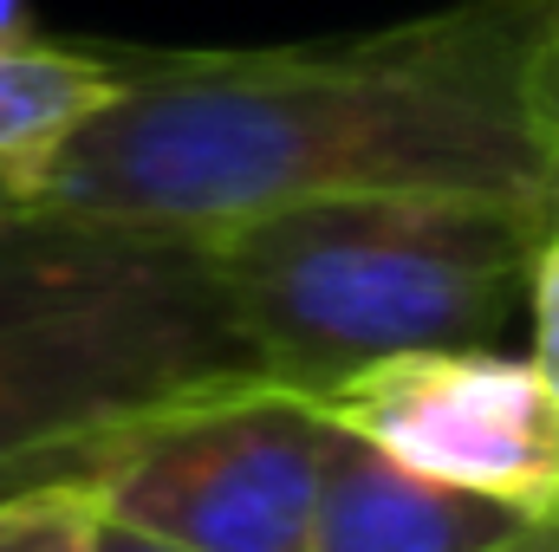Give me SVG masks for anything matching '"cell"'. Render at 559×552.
Segmentation results:
<instances>
[{
    "label": "cell",
    "instance_id": "6da1fadb",
    "mask_svg": "<svg viewBox=\"0 0 559 552\" xmlns=\"http://www.w3.org/2000/svg\"><path fill=\"white\" fill-rule=\"evenodd\" d=\"M534 0H468L280 52H150L20 189L33 221L209 241L365 195L540 208L547 149L521 105Z\"/></svg>",
    "mask_w": 559,
    "mask_h": 552
},
{
    "label": "cell",
    "instance_id": "7a4b0ae2",
    "mask_svg": "<svg viewBox=\"0 0 559 552\" xmlns=\"http://www.w3.org/2000/svg\"><path fill=\"white\" fill-rule=\"evenodd\" d=\"M241 358L325 391L397 351L495 345L521 312L534 215L468 195L312 202L195 241Z\"/></svg>",
    "mask_w": 559,
    "mask_h": 552
},
{
    "label": "cell",
    "instance_id": "3957f363",
    "mask_svg": "<svg viewBox=\"0 0 559 552\" xmlns=\"http://www.w3.org/2000/svg\"><path fill=\"white\" fill-rule=\"evenodd\" d=\"M254 371L195 241L20 221L0 235V494L66 481L124 416Z\"/></svg>",
    "mask_w": 559,
    "mask_h": 552
},
{
    "label": "cell",
    "instance_id": "277c9868",
    "mask_svg": "<svg viewBox=\"0 0 559 552\" xmlns=\"http://www.w3.org/2000/svg\"><path fill=\"white\" fill-rule=\"evenodd\" d=\"M332 416L312 391L228 371L124 416L92 442L79 481L105 520L182 552H306Z\"/></svg>",
    "mask_w": 559,
    "mask_h": 552
},
{
    "label": "cell",
    "instance_id": "5b68a950",
    "mask_svg": "<svg viewBox=\"0 0 559 552\" xmlns=\"http://www.w3.org/2000/svg\"><path fill=\"white\" fill-rule=\"evenodd\" d=\"M319 410L423 481L481 494L521 520L559 514V404L501 345L378 358L325 384Z\"/></svg>",
    "mask_w": 559,
    "mask_h": 552
},
{
    "label": "cell",
    "instance_id": "8992f818",
    "mask_svg": "<svg viewBox=\"0 0 559 552\" xmlns=\"http://www.w3.org/2000/svg\"><path fill=\"white\" fill-rule=\"evenodd\" d=\"M534 520L423 481L332 422L306 552H508Z\"/></svg>",
    "mask_w": 559,
    "mask_h": 552
},
{
    "label": "cell",
    "instance_id": "52a82bcc",
    "mask_svg": "<svg viewBox=\"0 0 559 552\" xmlns=\"http://www.w3.org/2000/svg\"><path fill=\"white\" fill-rule=\"evenodd\" d=\"M124 85V52H85L52 39H0V182L26 176Z\"/></svg>",
    "mask_w": 559,
    "mask_h": 552
},
{
    "label": "cell",
    "instance_id": "ba28073f",
    "mask_svg": "<svg viewBox=\"0 0 559 552\" xmlns=\"http://www.w3.org/2000/svg\"><path fill=\"white\" fill-rule=\"evenodd\" d=\"M98 494L66 475V481H33L0 494V552H92L98 547Z\"/></svg>",
    "mask_w": 559,
    "mask_h": 552
},
{
    "label": "cell",
    "instance_id": "9c48e42d",
    "mask_svg": "<svg viewBox=\"0 0 559 552\" xmlns=\"http://www.w3.org/2000/svg\"><path fill=\"white\" fill-rule=\"evenodd\" d=\"M521 312H527V338H534V377L547 384L559 404V215L534 221V248H527V286H521Z\"/></svg>",
    "mask_w": 559,
    "mask_h": 552
},
{
    "label": "cell",
    "instance_id": "30bf717a",
    "mask_svg": "<svg viewBox=\"0 0 559 552\" xmlns=\"http://www.w3.org/2000/svg\"><path fill=\"white\" fill-rule=\"evenodd\" d=\"M521 105L534 143L559 163V0H534L527 13V52H521Z\"/></svg>",
    "mask_w": 559,
    "mask_h": 552
},
{
    "label": "cell",
    "instance_id": "8fae6325",
    "mask_svg": "<svg viewBox=\"0 0 559 552\" xmlns=\"http://www.w3.org/2000/svg\"><path fill=\"white\" fill-rule=\"evenodd\" d=\"M92 552H182V547H169V540H156V533H138V527H124V520H98V547Z\"/></svg>",
    "mask_w": 559,
    "mask_h": 552
},
{
    "label": "cell",
    "instance_id": "7c38bea8",
    "mask_svg": "<svg viewBox=\"0 0 559 552\" xmlns=\"http://www.w3.org/2000/svg\"><path fill=\"white\" fill-rule=\"evenodd\" d=\"M508 552H559V520H534V527H527Z\"/></svg>",
    "mask_w": 559,
    "mask_h": 552
},
{
    "label": "cell",
    "instance_id": "4fadbf2b",
    "mask_svg": "<svg viewBox=\"0 0 559 552\" xmlns=\"http://www.w3.org/2000/svg\"><path fill=\"white\" fill-rule=\"evenodd\" d=\"M0 39H33V20H26V0H0Z\"/></svg>",
    "mask_w": 559,
    "mask_h": 552
},
{
    "label": "cell",
    "instance_id": "5bb4252c",
    "mask_svg": "<svg viewBox=\"0 0 559 552\" xmlns=\"http://www.w3.org/2000/svg\"><path fill=\"white\" fill-rule=\"evenodd\" d=\"M20 221H26V202H20V189H13V182H0V235H7V228H20Z\"/></svg>",
    "mask_w": 559,
    "mask_h": 552
},
{
    "label": "cell",
    "instance_id": "9a60e30c",
    "mask_svg": "<svg viewBox=\"0 0 559 552\" xmlns=\"http://www.w3.org/2000/svg\"><path fill=\"white\" fill-rule=\"evenodd\" d=\"M540 215H559V163H547V176H540V208H534V221Z\"/></svg>",
    "mask_w": 559,
    "mask_h": 552
},
{
    "label": "cell",
    "instance_id": "2e32d148",
    "mask_svg": "<svg viewBox=\"0 0 559 552\" xmlns=\"http://www.w3.org/2000/svg\"><path fill=\"white\" fill-rule=\"evenodd\" d=\"M554 520H559V514H554Z\"/></svg>",
    "mask_w": 559,
    "mask_h": 552
}]
</instances>
